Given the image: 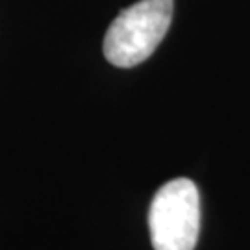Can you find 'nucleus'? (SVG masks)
I'll use <instances>...</instances> for the list:
<instances>
[{"label":"nucleus","instance_id":"nucleus-1","mask_svg":"<svg viewBox=\"0 0 250 250\" xmlns=\"http://www.w3.org/2000/svg\"><path fill=\"white\" fill-rule=\"evenodd\" d=\"M174 0H139L123 9L107 28L104 56L115 67H135L150 56L172 21Z\"/></svg>","mask_w":250,"mask_h":250},{"label":"nucleus","instance_id":"nucleus-2","mask_svg":"<svg viewBox=\"0 0 250 250\" xmlns=\"http://www.w3.org/2000/svg\"><path fill=\"white\" fill-rule=\"evenodd\" d=\"M154 250H195L200 232V195L189 178H174L156 193L148 211Z\"/></svg>","mask_w":250,"mask_h":250}]
</instances>
